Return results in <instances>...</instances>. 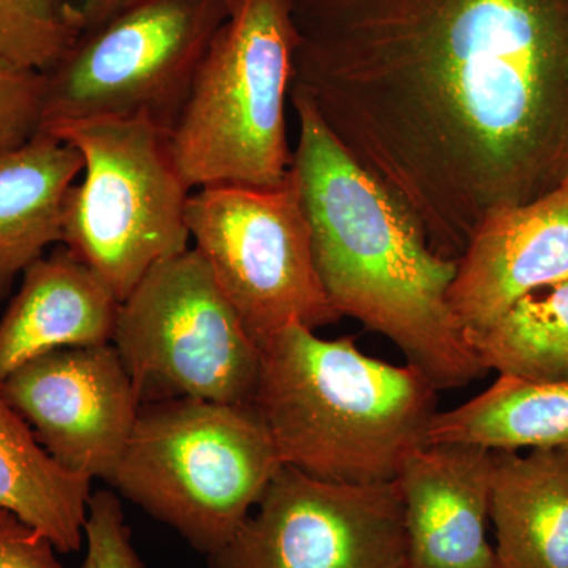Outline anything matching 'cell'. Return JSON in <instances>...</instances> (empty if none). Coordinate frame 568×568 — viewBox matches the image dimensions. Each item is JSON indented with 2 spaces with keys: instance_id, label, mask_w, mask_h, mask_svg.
<instances>
[{
  "instance_id": "9c48e42d",
  "label": "cell",
  "mask_w": 568,
  "mask_h": 568,
  "mask_svg": "<svg viewBox=\"0 0 568 568\" xmlns=\"http://www.w3.org/2000/svg\"><path fill=\"white\" fill-rule=\"evenodd\" d=\"M186 227L257 346L291 324L316 331L342 315L325 294L293 168L280 185L193 190Z\"/></svg>"
},
{
  "instance_id": "5b68a950",
  "label": "cell",
  "mask_w": 568,
  "mask_h": 568,
  "mask_svg": "<svg viewBox=\"0 0 568 568\" xmlns=\"http://www.w3.org/2000/svg\"><path fill=\"white\" fill-rule=\"evenodd\" d=\"M282 466L252 405L145 403L111 485L212 556L230 544Z\"/></svg>"
},
{
  "instance_id": "ba28073f",
  "label": "cell",
  "mask_w": 568,
  "mask_h": 568,
  "mask_svg": "<svg viewBox=\"0 0 568 568\" xmlns=\"http://www.w3.org/2000/svg\"><path fill=\"white\" fill-rule=\"evenodd\" d=\"M111 343L141 405H252L260 346L194 248L156 264L121 302Z\"/></svg>"
},
{
  "instance_id": "cb8c5ba5",
  "label": "cell",
  "mask_w": 568,
  "mask_h": 568,
  "mask_svg": "<svg viewBox=\"0 0 568 568\" xmlns=\"http://www.w3.org/2000/svg\"><path fill=\"white\" fill-rule=\"evenodd\" d=\"M70 2L80 11L84 29H88L106 20L130 0H70Z\"/></svg>"
},
{
  "instance_id": "ac0fdd59",
  "label": "cell",
  "mask_w": 568,
  "mask_h": 568,
  "mask_svg": "<svg viewBox=\"0 0 568 568\" xmlns=\"http://www.w3.org/2000/svg\"><path fill=\"white\" fill-rule=\"evenodd\" d=\"M426 444L491 452L568 450V383L500 376L465 405L437 413Z\"/></svg>"
},
{
  "instance_id": "30bf717a",
  "label": "cell",
  "mask_w": 568,
  "mask_h": 568,
  "mask_svg": "<svg viewBox=\"0 0 568 568\" xmlns=\"http://www.w3.org/2000/svg\"><path fill=\"white\" fill-rule=\"evenodd\" d=\"M398 481L336 484L282 465L211 568H406Z\"/></svg>"
},
{
  "instance_id": "3957f363",
  "label": "cell",
  "mask_w": 568,
  "mask_h": 568,
  "mask_svg": "<svg viewBox=\"0 0 568 568\" xmlns=\"http://www.w3.org/2000/svg\"><path fill=\"white\" fill-rule=\"evenodd\" d=\"M437 392L416 366L291 324L261 346L252 406L282 465L336 484H386L425 446Z\"/></svg>"
},
{
  "instance_id": "7c38bea8",
  "label": "cell",
  "mask_w": 568,
  "mask_h": 568,
  "mask_svg": "<svg viewBox=\"0 0 568 568\" xmlns=\"http://www.w3.org/2000/svg\"><path fill=\"white\" fill-rule=\"evenodd\" d=\"M568 282V179L530 203L489 213L458 260L448 302L466 336L523 295Z\"/></svg>"
},
{
  "instance_id": "603a6c76",
  "label": "cell",
  "mask_w": 568,
  "mask_h": 568,
  "mask_svg": "<svg viewBox=\"0 0 568 568\" xmlns=\"http://www.w3.org/2000/svg\"><path fill=\"white\" fill-rule=\"evenodd\" d=\"M50 538L0 508V568H63Z\"/></svg>"
},
{
  "instance_id": "2e32d148",
  "label": "cell",
  "mask_w": 568,
  "mask_h": 568,
  "mask_svg": "<svg viewBox=\"0 0 568 568\" xmlns=\"http://www.w3.org/2000/svg\"><path fill=\"white\" fill-rule=\"evenodd\" d=\"M489 519L499 568H568V450L495 452Z\"/></svg>"
},
{
  "instance_id": "d6986e66",
  "label": "cell",
  "mask_w": 568,
  "mask_h": 568,
  "mask_svg": "<svg viewBox=\"0 0 568 568\" xmlns=\"http://www.w3.org/2000/svg\"><path fill=\"white\" fill-rule=\"evenodd\" d=\"M467 342L487 372L532 383H568V282L523 295Z\"/></svg>"
},
{
  "instance_id": "7a4b0ae2",
  "label": "cell",
  "mask_w": 568,
  "mask_h": 568,
  "mask_svg": "<svg viewBox=\"0 0 568 568\" xmlns=\"http://www.w3.org/2000/svg\"><path fill=\"white\" fill-rule=\"evenodd\" d=\"M298 140L293 171L325 294L342 316L386 336L437 390L487 375L448 302L458 260L420 227L291 88Z\"/></svg>"
},
{
  "instance_id": "e0dca14e",
  "label": "cell",
  "mask_w": 568,
  "mask_h": 568,
  "mask_svg": "<svg viewBox=\"0 0 568 568\" xmlns=\"http://www.w3.org/2000/svg\"><path fill=\"white\" fill-rule=\"evenodd\" d=\"M91 484L55 462L0 398V508L50 538L59 552L80 551Z\"/></svg>"
},
{
  "instance_id": "7402d4cb",
  "label": "cell",
  "mask_w": 568,
  "mask_h": 568,
  "mask_svg": "<svg viewBox=\"0 0 568 568\" xmlns=\"http://www.w3.org/2000/svg\"><path fill=\"white\" fill-rule=\"evenodd\" d=\"M84 538L88 548L78 568H145L114 493L97 491L91 496Z\"/></svg>"
},
{
  "instance_id": "8992f818",
  "label": "cell",
  "mask_w": 568,
  "mask_h": 568,
  "mask_svg": "<svg viewBox=\"0 0 568 568\" xmlns=\"http://www.w3.org/2000/svg\"><path fill=\"white\" fill-rule=\"evenodd\" d=\"M73 145L84 178L67 197L62 244L125 301L156 264L189 250L183 181L170 132L145 118H95L43 126Z\"/></svg>"
},
{
  "instance_id": "44dd1931",
  "label": "cell",
  "mask_w": 568,
  "mask_h": 568,
  "mask_svg": "<svg viewBox=\"0 0 568 568\" xmlns=\"http://www.w3.org/2000/svg\"><path fill=\"white\" fill-rule=\"evenodd\" d=\"M44 77L0 59V152L28 144L43 123Z\"/></svg>"
},
{
  "instance_id": "4fadbf2b",
  "label": "cell",
  "mask_w": 568,
  "mask_h": 568,
  "mask_svg": "<svg viewBox=\"0 0 568 568\" xmlns=\"http://www.w3.org/2000/svg\"><path fill=\"white\" fill-rule=\"evenodd\" d=\"M495 452L425 444L396 481L405 508L406 568H499L487 537Z\"/></svg>"
},
{
  "instance_id": "6da1fadb",
  "label": "cell",
  "mask_w": 568,
  "mask_h": 568,
  "mask_svg": "<svg viewBox=\"0 0 568 568\" xmlns=\"http://www.w3.org/2000/svg\"><path fill=\"white\" fill-rule=\"evenodd\" d=\"M293 89L459 260L568 179V0H290Z\"/></svg>"
},
{
  "instance_id": "5bb4252c",
  "label": "cell",
  "mask_w": 568,
  "mask_h": 568,
  "mask_svg": "<svg viewBox=\"0 0 568 568\" xmlns=\"http://www.w3.org/2000/svg\"><path fill=\"white\" fill-rule=\"evenodd\" d=\"M121 302L63 246L22 275L0 320V384L20 366L62 347L111 343Z\"/></svg>"
},
{
  "instance_id": "277c9868",
  "label": "cell",
  "mask_w": 568,
  "mask_h": 568,
  "mask_svg": "<svg viewBox=\"0 0 568 568\" xmlns=\"http://www.w3.org/2000/svg\"><path fill=\"white\" fill-rule=\"evenodd\" d=\"M295 47L290 0H234L170 133L190 189H267L287 178Z\"/></svg>"
},
{
  "instance_id": "52a82bcc",
  "label": "cell",
  "mask_w": 568,
  "mask_h": 568,
  "mask_svg": "<svg viewBox=\"0 0 568 568\" xmlns=\"http://www.w3.org/2000/svg\"><path fill=\"white\" fill-rule=\"evenodd\" d=\"M234 0H130L43 73V126L145 118L171 133ZM40 129V130H41Z\"/></svg>"
},
{
  "instance_id": "ffe728a7",
  "label": "cell",
  "mask_w": 568,
  "mask_h": 568,
  "mask_svg": "<svg viewBox=\"0 0 568 568\" xmlns=\"http://www.w3.org/2000/svg\"><path fill=\"white\" fill-rule=\"evenodd\" d=\"M84 31L70 0H0V59L47 73Z\"/></svg>"
},
{
  "instance_id": "9a60e30c",
  "label": "cell",
  "mask_w": 568,
  "mask_h": 568,
  "mask_svg": "<svg viewBox=\"0 0 568 568\" xmlns=\"http://www.w3.org/2000/svg\"><path fill=\"white\" fill-rule=\"evenodd\" d=\"M81 153L51 134L0 152V304L51 245L63 241L67 197Z\"/></svg>"
},
{
  "instance_id": "8fae6325",
  "label": "cell",
  "mask_w": 568,
  "mask_h": 568,
  "mask_svg": "<svg viewBox=\"0 0 568 568\" xmlns=\"http://www.w3.org/2000/svg\"><path fill=\"white\" fill-rule=\"evenodd\" d=\"M0 398L55 462L110 484L141 407L112 343L40 355L3 379Z\"/></svg>"
}]
</instances>
